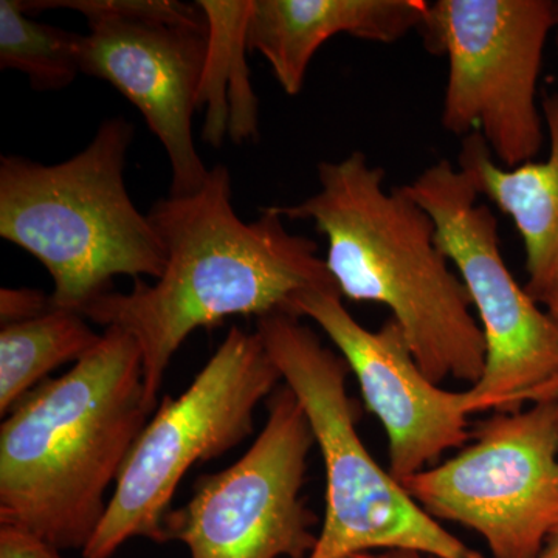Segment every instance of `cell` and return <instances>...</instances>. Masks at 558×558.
I'll use <instances>...</instances> for the list:
<instances>
[{"label": "cell", "mask_w": 558, "mask_h": 558, "mask_svg": "<svg viewBox=\"0 0 558 558\" xmlns=\"http://www.w3.org/2000/svg\"><path fill=\"white\" fill-rule=\"evenodd\" d=\"M264 347L310 421L326 476V509L307 558H348L374 550H417L438 558H487L469 548L377 464L357 429L348 395L349 366L301 318L258 319Z\"/></svg>", "instance_id": "5b68a950"}, {"label": "cell", "mask_w": 558, "mask_h": 558, "mask_svg": "<svg viewBox=\"0 0 558 558\" xmlns=\"http://www.w3.org/2000/svg\"><path fill=\"white\" fill-rule=\"evenodd\" d=\"M538 558H558V524L550 532L548 539H546L545 548H543Z\"/></svg>", "instance_id": "44dd1931"}, {"label": "cell", "mask_w": 558, "mask_h": 558, "mask_svg": "<svg viewBox=\"0 0 558 558\" xmlns=\"http://www.w3.org/2000/svg\"><path fill=\"white\" fill-rule=\"evenodd\" d=\"M348 558H438L427 556V554L417 553V550L389 549L374 550V553L355 554Z\"/></svg>", "instance_id": "ffe728a7"}, {"label": "cell", "mask_w": 558, "mask_h": 558, "mask_svg": "<svg viewBox=\"0 0 558 558\" xmlns=\"http://www.w3.org/2000/svg\"><path fill=\"white\" fill-rule=\"evenodd\" d=\"M543 120L549 135L545 161L499 167L480 132L464 137L458 168L478 194L512 218L526 252L524 290L538 304L558 288V92H546Z\"/></svg>", "instance_id": "5bb4252c"}, {"label": "cell", "mask_w": 558, "mask_h": 558, "mask_svg": "<svg viewBox=\"0 0 558 558\" xmlns=\"http://www.w3.org/2000/svg\"><path fill=\"white\" fill-rule=\"evenodd\" d=\"M424 0H253L248 50L258 51L288 95H299L312 58L337 35L395 44L417 31Z\"/></svg>", "instance_id": "4fadbf2b"}, {"label": "cell", "mask_w": 558, "mask_h": 558, "mask_svg": "<svg viewBox=\"0 0 558 558\" xmlns=\"http://www.w3.org/2000/svg\"><path fill=\"white\" fill-rule=\"evenodd\" d=\"M546 312L556 322L558 328V288L545 300ZM557 414H558V402H557Z\"/></svg>", "instance_id": "7402d4cb"}, {"label": "cell", "mask_w": 558, "mask_h": 558, "mask_svg": "<svg viewBox=\"0 0 558 558\" xmlns=\"http://www.w3.org/2000/svg\"><path fill=\"white\" fill-rule=\"evenodd\" d=\"M314 446L292 389H275L250 449L229 469L202 476L185 506L168 513V542L182 543L190 558L310 557L317 517L301 490Z\"/></svg>", "instance_id": "8fae6325"}, {"label": "cell", "mask_w": 558, "mask_h": 558, "mask_svg": "<svg viewBox=\"0 0 558 558\" xmlns=\"http://www.w3.org/2000/svg\"><path fill=\"white\" fill-rule=\"evenodd\" d=\"M132 135L130 121L113 117L61 163L0 159V236L46 267L58 310L83 314L113 278L157 279L167 266L159 234L124 185Z\"/></svg>", "instance_id": "277c9868"}, {"label": "cell", "mask_w": 558, "mask_h": 558, "mask_svg": "<svg viewBox=\"0 0 558 558\" xmlns=\"http://www.w3.org/2000/svg\"><path fill=\"white\" fill-rule=\"evenodd\" d=\"M554 25V0L428 2L416 32L449 61L444 130L480 132L505 168L534 161L545 143L537 86Z\"/></svg>", "instance_id": "ba28073f"}, {"label": "cell", "mask_w": 558, "mask_h": 558, "mask_svg": "<svg viewBox=\"0 0 558 558\" xmlns=\"http://www.w3.org/2000/svg\"><path fill=\"white\" fill-rule=\"evenodd\" d=\"M279 380L259 333L231 328L190 387L154 411L81 556L112 558L134 538L167 543L165 519L186 473L252 436L256 410Z\"/></svg>", "instance_id": "8992f818"}, {"label": "cell", "mask_w": 558, "mask_h": 558, "mask_svg": "<svg viewBox=\"0 0 558 558\" xmlns=\"http://www.w3.org/2000/svg\"><path fill=\"white\" fill-rule=\"evenodd\" d=\"M554 20H556V25H554V40H556L557 53H558V0H554Z\"/></svg>", "instance_id": "603a6c76"}, {"label": "cell", "mask_w": 558, "mask_h": 558, "mask_svg": "<svg viewBox=\"0 0 558 558\" xmlns=\"http://www.w3.org/2000/svg\"><path fill=\"white\" fill-rule=\"evenodd\" d=\"M84 35L32 20L21 0L0 2V69L24 73L35 90L65 89L81 73Z\"/></svg>", "instance_id": "e0dca14e"}, {"label": "cell", "mask_w": 558, "mask_h": 558, "mask_svg": "<svg viewBox=\"0 0 558 558\" xmlns=\"http://www.w3.org/2000/svg\"><path fill=\"white\" fill-rule=\"evenodd\" d=\"M148 218L167 252L161 277L154 284L134 279L130 292L110 290L83 315L137 340L154 411L171 360L197 329L234 315L299 317L301 293L339 289L315 241L289 233L274 207L250 223L236 215L223 165L209 170L197 193L157 201Z\"/></svg>", "instance_id": "6da1fadb"}, {"label": "cell", "mask_w": 558, "mask_h": 558, "mask_svg": "<svg viewBox=\"0 0 558 558\" xmlns=\"http://www.w3.org/2000/svg\"><path fill=\"white\" fill-rule=\"evenodd\" d=\"M197 5L207 20V57L197 94V109H205L202 140L219 148L226 137L234 143L256 138L259 101L245 57L253 0H201Z\"/></svg>", "instance_id": "9a60e30c"}, {"label": "cell", "mask_w": 558, "mask_h": 558, "mask_svg": "<svg viewBox=\"0 0 558 558\" xmlns=\"http://www.w3.org/2000/svg\"><path fill=\"white\" fill-rule=\"evenodd\" d=\"M341 299L339 289L310 290L295 300V314L325 330L357 377L366 407L387 432L388 472L402 483L472 440L468 398L425 376L395 318L379 330L363 328Z\"/></svg>", "instance_id": "7c38bea8"}, {"label": "cell", "mask_w": 558, "mask_h": 558, "mask_svg": "<svg viewBox=\"0 0 558 558\" xmlns=\"http://www.w3.org/2000/svg\"><path fill=\"white\" fill-rule=\"evenodd\" d=\"M28 14L78 11L89 24L81 73L106 81L142 113L172 171L170 196L197 193L208 178L193 137L207 20L196 3L174 0H21Z\"/></svg>", "instance_id": "9c48e42d"}, {"label": "cell", "mask_w": 558, "mask_h": 558, "mask_svg": "<svg viewBox=\"0 0 558 558\" xmlns=\"http://www.w3.org/2000/svg\"><path fill=\"white\" fill-rule=\"evenodd\" d=\"M153 414L137 340L106 328L90 354L3 417L0 526L83 553Z\"/></svg>", "instance_id": "7a4b0ae2"}, {"label": "cell", "mask_w": 558, "mask_h": 558, "mask_svg": "<svg viewBox=\"0 0 558 558\" xmlns=\"http://www.w3.org/2000/svg\"><path fill=\"white\" fill-rule=\"evenodd\" d=\"M318 182L306 201L271 207L282 218L312 220L325 234V263L341 296L387 306L429 380L478 384L486 340L428 213L403 186L385 189L384 168L360 150L322 161Z\"/></svg>", "instance_id": "3957f363"}, {"label": "cell", "mask_w": 558, "mask_h": 558, "mask_svg": "<svg viewBox=\"0 0 558 558\" xmlns=\"http://www.w3.org/2000/svg\"><path fill=\"white\" fill-rule=\"evenodd\" d=\"M53 310L51 295L36 289L0 290V322L2 326L40 317Z\"/></svg>", "instance_id": "ac0fdd59"}, {"label": "cell", "mask_w": 558, "mask_h": 558, "mask_svg": "<svg viewBox=\"0 0 558 558\" xmlns=\"http://www.w3.org/2000/svg\"><path fill=\"white\" fill-rule=\"evenodd\" d=\"M0 558H65L61 550L47 545L17 527L0 526Z\"/></svg>", "instance_id": "d6986e66"}, {"label": "cell", "mask_w": 558, "mask_h": 558, "mask_svg": "<svg viewBox=\"0 0 558 558\" xmlns=\"http://www.w3.org/2000/svg\"><path fill=\"white\" fill-rule=\"evenodd\" d=\"M102 333L80 312L53 310L0 329V416L49 380L51 371L78 363L98 347Z\"/></svg>", "instance_id": "2e32d148"}, {"label": "cell", "mask_w": 558, "mask_h": 558, "mask_svg": "<svg viewBox=\"0 0 558 558\" xmlns=\"http://www.w3.org/2000/svg\"><path fill=\"white\" fill-rule=\"evenodd\" d=\"M428 213L436 244L457 266L486 340V368L465 389L469 414L517 413L558 402V328L513 279L499 252L498 220L468 175L440 159L403 186Z\"/></svg>", "instance_id": "52a82bcc"}, {"label": "cell", "mask_w": 558, "mask_h": 558, "mask_svg": "<svg viewBox=\"0 0 558 558\" xmlns=\"http://www.w3.org/2000/svg\"><path fill=\"white\" fill-rule=\"evenodd\" d=\"M472 439L400 484L433 519L476 532L490 558H538L558 524L557 402L495 413Z\"/></svg>", "instance_id": "30bf717a"}]
</instances>
